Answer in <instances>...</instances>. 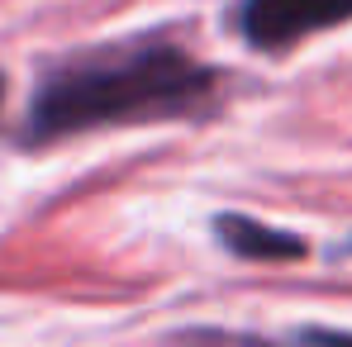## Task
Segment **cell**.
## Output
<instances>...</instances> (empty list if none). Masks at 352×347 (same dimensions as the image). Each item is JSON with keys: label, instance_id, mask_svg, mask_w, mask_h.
I'll list each match as a JSON object with an SVG mask.
<instances>
[{"label": "cell", "instance_id": "obj_1", "mask_svg": "<svg viewBox=\"0 0 352 347\" xmlns=\"http://www.w3.org/2000/svg\"><path fill=\"white\" fill-rule=\"evenodd\" d=\"M214 91H219L214 67L195 62L167 38L105 43L62 58L43 71L29 105V138L53 143L96 128L186 119L200 115L214 100Z\"/></svg>", "mask_w": 352, "mask_h": 347}, {"label": "cell", "instance_id": "obj_2", "mask_svg": "<svg viewBox=\"0 0 352 347\" xmlns=\"http://www.w3.org/2000/svg\"><path fill=\"white\" fill-rule=\"evenodd\" d=\"M352 19V0H243L238 34L257 53H286L300 38Z\"/></svg>", "mask_w": 352, "mask_h": 347}, {"label": "cell", "instance_id": "obj_3", "mask_svg": "<svg viewBox=\"0 0 352 347\" xmlns=\"http://www.w3.org/2000/svg\"><path fill=\"white\" fill-rule=\"evenodd\" d=\"M219 243L248 257V262H295L305 257V243L286 229H267L257 219H243V214H224L219 219Z\"/></svg>", "mask_w": 352, "mask_h": 347}, {"label": "cell", "instance_id": "obj_4", "mask_svg": "<svg viewBox=\"0 0 352 347\" xmlns=\"http://www.w3.org/2000/svg\"><path fill=\"white\" fill-rule=\"evenodd\" d=\"M0 100H5V81H0Z\"/></svg>", "mask_w": 352, "mask_h": 347}]
</instances>
